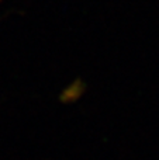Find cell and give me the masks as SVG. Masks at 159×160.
Here are the masks:
<instances>
[{
	"label": "cell",
	"mask_w": 159,
	"mask_h": 160,
	"mask_svg": "<svg viewBox=\"0 0 159 160\" xmlns=\"http://www.w3.org/2000/svg\"><path fill=\"white\" fill-rule=\"evenodd\" d=\"M85 90H86L85 82H82L80 79H76L75 82L69 83V84L61 91L59 100H61V102H64V104H73V102H76L83 96Z\"/></svg>",
	"instance_id": "cell-1"
}]
</instances>
